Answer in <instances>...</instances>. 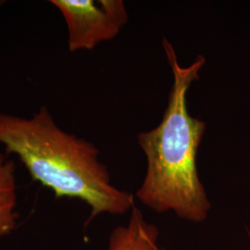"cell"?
<instances>
[{
    "mask_svg": "<svg viewBox=\"0 0 250 250\" xmlns=\"http://www.w3.org/2000/svg\"></svg>",
    "mask_w": 250,
    "mask_h": 250,
    "instance_id": "cell-6",
    "label": "cell"
},
{
    "mask_svg": "<svg viewBox=\"0 0 250 250\" xmlns=\"http://www.w3.org/2000/svg\"><path fill=\"white\" fill-rule=\"evenodd\" d=\"M68 30L71 52L92 50L114 39L129 20L123 0H51Z\"/></svg>",
    "mask_w": 250,
    "mask_h": 250,
    "instance_id": "cell-3",
    "label": "cell"
},
{
    "mask_svg": "<svg viewBox=\"0 0 250 250\" xmlns=\"http://www.w3.org/2000/svg\"><path fill=\"white\" fill-rule=\"evenodd\" d=\"M0 144L56 197L78 198L89 206L88 222L101 213L125 214L134 206L131 193L112 186L98 147L64 131L45 106L29 118L0 112Z\"/></svg>",
    "mask_w": 250,
    "mask_h": 250,
    "instance_id": "cell-2",
    "label": "cell"
},
{
    "mask_svg": "<svg viewBox=\"0 0 250 250\" xmlns=\"http://www.w3.org/2000/svg\"><path fill=\"white\" fill-rule=\"evenodd\" d=\"M162 46L173 83L160 125L137 136L147 165L143 183L135 195L156 212L171 210L183 220L201 223L211 208L197 166V152L207 124L189 113L188 94L192 83L199 80L207 60L198 55L184 67L166 37Z\"/></svg>",
    "mask_w": 250,
    "mask_h": 250,
    "instance_id": "cell-1",
    "label": "cell"
},
{
    "mask_svg": "<svg viewBox=\"0 0 250 250\" xmlns=\"http://www.w3.org/2000/svg\"><path fill=\"white\" fill-rule=\"evenodd\" d=\"M8 156L0 153V238L13 231L18 219L16 168Z\"/></svg>",
    "mask_w": 250,
    "mask_h": 250,
    "instance_id": "cell-5",
    "label": "cell"
},
{
    "mask_svg": "<svg viewBox=\"0 0 250 250\" xmlns=\"http://www.w3.org/2000/svg\"><path fill=\"white\" fill-rule=\"evenodd\" d=\"M158 239V228L146 223L134 206L128 224L118 226L111 232L107 250H165L160 249Z\"/></svg>",
    "mask_w": 250,
    "mask_h": 250,
    "instance_id": "cell-4",
    "label": "cell"
}]
</instances>
